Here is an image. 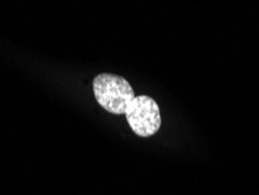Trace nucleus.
I'll list each match as a JSON object with an SVG mask.
<instances>
[{"label":"nucleus","mask_w":259,"mask_h":195,"mask_svg":"<svg viewBox=\"0 0 259 195\" xmlns=\"http://www.w3.org/2000/svg\"><path fill=\"white\" fill-rule=\"evenodd\" d=\"M125 116L132 131L143 138L154 136L161 128V114L158 103L146 95L136 96L127 106Z\"/></svg>","instance_id":"obj_2"},{"label":"nucleus","mask_w":259,"mask_h":195,"mask_svg":"<svg viewBox=\"0 0 259 195\" xmlns=\"http://www.w3.org/2000/svg\"><path fill=\"white\" fill-rule=\"evenodd\" d=\"M93 89L98 104L113 114H125L127 106L136 98L135 90L127 80L116 74L97 75L93 81Z\"/></svg>","instance_id":"obj_1"}]
</instances>
